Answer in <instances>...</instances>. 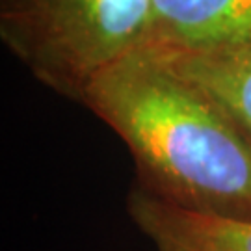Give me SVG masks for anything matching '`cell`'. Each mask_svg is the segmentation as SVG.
Listing matches in <instances>:
<instances>
[{
    "label": "cell",
    "mask_w": 251,
    "mask_h": 251,
    "mask_svg": "<svg viewBox=\"0 0 251 251\" xmlns=\"http://www.w3.org/2000/svg\"><path fill=\"white\" fill-rule=\"evenodd\" d=\"M116 132L151 196L186 210L251 220V140L206 91L140 50L80 100Z\"/></svg>",
    "instance_id": "cell-1"
},
{
    "label": "cell",
    "mask_w": 251,
    "mask_h": 251,
    "mask_svg": "<svg viewBox=\"0 0 251 251\" xmlns=\"http://www.w3.org/2000/svg\"><path fill=\"white\" fill-rule=\"evenodd\" d=\"M0 39L47 90L80 102L90 84L152 39L151 0H0Z\"/></svg>",
    "instance_id": "cell-2"
},
{
    "label": "cell",
    "mask_w": 251,
    "mask_h": 251,
    "mask_svg": "<svg viewBox=\"0 0 251 251\" xmlns=\"http://www.w3.org/2000/svg\"><path fill=\"white\" fill-rule=\"evenodd\" d=\"M126 212L154 251H251V220L186 210L136 184Z\"/></svg>",
    "instance_id": "cell-3"
},
{
    "label": "cell",
    "mask_w": 251,
    "mask_h": 251,
    "mask_svg": "<svg viewBox=\"0 0 251 251\" xmlns=\"http://www.w3.org/2000/svg\"><path fill=\"white\" fill-rule=\"evenodd\" d=\"M144 52L206 91L251 140V41L206 49L151 45Z\"/></svg>",
    "instance_id": "cell-4"
},
{
    "label": "cell",
    "mask_w": 251,
    "mask_h": 251,
    "mask_svg": "<svg viewBox=\"0 0 251 251\" xmlns=\"http://www.w3.org/2000/svg\"><path fill=\"white\" fill-rule=\"evenodd\" d=\"M151 4L149 47L206 49L251 41V0H151Z\"/></svg>",
    "instance_id": "cell-5"
}]
</instances>
